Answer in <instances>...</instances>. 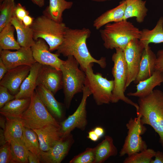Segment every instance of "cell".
<instances>
[{
  "mask_svg": "<svg viewBox=\"0 0 163 163\" xmlns=\"http://www.w3.org/2000/svg\"><path fill=\"white\" fill-rule=\"evenodd\" d=\"M138 104L139 109L136 113L141 115V122L153 128L163 146V92L154 90L147 96L139 98Z\"/></svg>",
  "mask_w": 163,
  "mask_h": 163,
  "instance_id": "2",
  "label": "cell"
},
{
  "mask_svg": "<svg viewBox=\"0 0 163 163\" xmlns=\"http://www.w3.org/2000/svg\"><path fill=\"white\" fill-rule=\"evenodd\" d=\"M16 5L14 0H4L0 4V31L11 22Z\"/></svg>",
  "mask_w": 163,
  "mask_h": 163,
  "instance_id": "33",
  "label": "cell"
},
{
  "mask_svg": "<svg viewBox=\"0 0 163 163\" xmlns=\"http://www.w3.org/2000/svg\"><path fill=\"white\" fill-rule=\"evenodd\" d=\"M0 53V58L8 70L21 66H31L37 62L33 57L31 48L21 47L13 52L3 50Z\"/></svg>",
  "mask_w": 163,
  "mask_h": 163,
  "instance_id": "13",
  "label": "cell"
},
{
  "mask_svg": "<svg viewBox=\"0 0 163 163\" xmlns=\"http://www.w3.org/2000/svg\"><path fill=\"white\" fill-rule=\"evenodd\" d=\"M154 160H151L150 163H163V153L158 151L156 152Z\"/></svg>",
  "mask_w": 163,
  "mask_h": 163,
  "instance_id": "41",
  "label": "cell"
},
{
  "mask_svg": "<svg viewBox=\"0 0 163 163\" xmlns=\"http://www.w3.org/2000/svg\"><path fill=\"white\" fill-rule=\"evenodd\" d=\"M112 59L114 63L112 74L114 77V86L111 102L116 103L120 100L135 107L137 113L139 109L138 104L134 103L124 94L127 79V69L123 51L119 48L115 49Z\"/></svg>",
  "mask_w": 163,
  "mask_h": 163,
  "instance_id": "7",
  "label": "cell"
},
{
  "mask_svg": "<svg viewBox=\"0 0 163 163\" xmlns=\"http://www.w3.org/2000/svg\"><path fill=\"white\" fill-rule=\"evenodd\" d=\"M41 64L36 62L31 67L30 72L22 83L15 99L30 98L37 86V81Z\"/></svg>",
  "mask_w": 163,
  "mask_h": 163,
  "instance_id": "20",
  "label": "cell"
},
{
  "mask_svg": "<svg viewBox=\"0 0 163 163\" xmlns=\"http://www.w3.org/2000/svg\"><path fill=\"white\" fill-rule=\"evenodd\" d=\"M162 74L163 77V71L162 72Z\"/></svg>",
  "mask_w": 163,
  "mask_h": 163,
  "instance_id": "51",
  "label": "cell"
},
{
  "mask_svg": "<svg viewBox=\"0 0 163 163\" xmlns=\"http://www.w3.org/2000/svg\"><path fill=\"white\" fill-rule=\"evenodd\" d=\"M78 61L72 56L67 57L60 67L62 74L63 88L65 102L69 108L72 100L76 94L82 92L86 75L78 68Z\"/></svg>",
  "mask_w": 163,
  "mask_h": 163,
  "instance_id": "5",
  "label": "cell"
},
{
  "mask_svg": "<svg viewBox=\"0 0 163 163\" xmlns=\"http://www.w3.org/2000/svg\"><path fill=\"white\" fill-rule=\"evenodd\" d=\"M72 1L66 0H49V5L43 12V14L58 22H62L63 12L72 8Z\"/></svg>",
  "mask_w": 163,
  "mask_h": 163,
  "instance_id": "25",
  "label": "cell"
},
{
  "mask_svg": "<svg viewBox=\"0 0 163 163\" xmlns=\"http://www.w3.org/2000/svg\"><path fill=\"white\" fill-rule=\"evenodd\" d=\"M10 148L12 155L11 163H29L28 154L29 150L21 139L11 140Z\"/></svg>",
  "mask_w": 163,
  "mask_h": 163,
  "instance_id": "31",
  "label": "cell"
},
{
  "mask_svg": "<svg viewBox=\"0 0 163 163\" xmlns=\"http://www.w3.org/2000/svg\"><path fill=\"white\" fill-rule=\"evenodd\" d=\"M87 137L94 142L98 141L100 138L97 135L93 129L90 130L88 133Z\"/></svg>",
  "mask_w": 163,
  "mask_h": 163,
  "instance_id": "43",
  "label": "cell"
},
{
  "mask_svg": "<svg viewBox=\"0 0 163 163\" xmlns=\"http://www.w3.org/2000/svg\"><path fill=\"white\" fill-rule=\"evenodd\" d=\"M97 135L100 138L104 136V130L102 127L97 126L93 129Z\"/></svg>",
  "mask_w": 163,
  "mask_h": 163,
  "instance_id": "45",
  "label": "cell"
},
{
  "mask_svg": "<svg viewBox=\"0 0 163 163\" xmlns=\"http://www.w3.org/2000/svg\"><path fill=\"white\" fill-rule=\"evenodd\" d=\"M139 40L145 47L150 43H163V17L160 18L152 29L144 28L141 30Z\"/></svg>",
  "mask_w": 163,
  "mask_h": 163,
  "instance_id": "28",
  "label": "cell"
},
{
  "mask_svg": "<svg viewBox=\"0 0 163 163\" xmlns=\"http://www.w3.org/2000/svg\"><path fill=\"white\" fill-rule=\"evenodd\" d=\"M91 64L85 72L86 76L84 86L88 88L98 105L111 102L113 89V80H108L99 73H94Z\"/></svg>",
  "mask_w": 163,
  "mask_h": 163,
  "instance_id": "8",
  "label": "cell"
},
{
  "mask_svg": "<svg viewBox=\"0 0 163 163\" xmlns=\"http://www.w3.org/2000/svg\"><path fill=\"white\" fill-rule=\"evenodd\" d=\"M28 158L30 163H40L39 156L30 151L28 152Z\"/></svg>",
  "mask_w": 163,
  "mask_h": 163,
  "instance_id": "40",
  "label": "cell"
},
{
  "mask_svg": "<svg viewBox=\"0 0 163 163\" xmlns=\"http://www.w3.org/2000/svg\"><path fill=\"white\" fill-rule=\"evenodd\" d=\"M92 1L97 2H103L107 1H111L112 0H90Z\"/></svg>",
  "mask_w": 163,
  "mask_h": 163,
  "instance_id": "49",
  "label": "cell"
},
{
  "mask_svg": "<svg viewBox=\"0 0 163 163\" xmlns=\"http://www.w3.org/2000/svg\"><path fill=\"white\" fill-rule=\"evenodd\" d=\"M12 155L10 142H7L0 148V163H11Z\"/></svg>",
  "mask_w": 163,
  "mask_h": 163,
  "instance_id": "36",
  "label": "cell"
},
{
  "mask_svg": "<svg viewBox=\"0 0 163 163\" xmlns=\"http://www.w3.org/2000/svg\"><path fill=\"white\" fill-rule=\"evenodd\" d=\"M4 0H0V4H1Z\"/></svg>",
  "mask_w": 163,
  "mask_h": 163,
  "instance_id": "50",
  "label": "cell"
},
{
  "mask_svg": "<svg viewBox=\"0 0 163 163\" xmlns=\"http://www.w3.org/2000/svg\"><path fill=\"white\" fill-rule=\"evenodd\" d=\"M95 159V148H87L83 152L75 156L70 163H94Z\"/></svg>",
  "mask_w": 163,
  "mask_h": 163,
  "instance_id": "35",
  "label": "cell"
},
{
  "mask_svg": "<svg viewBox=\"0 0 163 163\" xmlns=\"http://www.w3.org/2000/svg\"><path fill=\"white\" fill-rule=\"evenodd\" d=\"M126 7L123 20L135 17L137 22L142 23L147 14L146 1L144 0H125Z\"/></svg>",
  "mask_w": 163,
  "mask_h": 163,
  "instance_id": "23",
  "label": "cell"
},
{
  "mask_svg": "<svg viewBox=\"0 0 163 163\" xmlns=\"http://www.w3.org/2000/svg\"><path fill=\"white\" fill-rule=\"evenodd\" d=\"M34 4L39 7H42L45 5V0H30Z\"/></svg>",
  "mask_w": 163,
  "mask_h": 163,
  "instance_id": "47",
  "label": "cell"
},
{
  "mask_svg": "<svg viewBox=\"0 0 163 163\" xmlns=\"http://www.w3.org/2000/svg\"><path fill=\"white\" fill-rule=\"evenodd\" d=\"M31 48L33 57L37 62L60 70L64 61L59 58V54L50 52L48 45L43 39L40 38L35 40Z\"/></svg>",
  "mask_w": 163,
  "mask_h": 163,
  "instance_id": "14",
  "label": "cell"
},
{
  "mask_svg": "<svg viewBox=\"0 0 163 163\" xmlns=\"http://www.w3.org/2000/svg\"><path fill=\"white\" fill-rule=\"evenodd\" d=\"M31 66H21L8 70L0 80V85L7 88L11 94L16 95L21 86L29 74Z\"/></svg>",
  "mask_w": 163,
  "mask_h": 163,
  "instance_id": "16",
  "label": "cell"
},
{
  "mask_svg": "<svg viewBox=\"0 0 163 163\" xmlns=\"http://www.w3.org/2000/svg\"><path fill=\"white\" fill-rule=\"evenodd\" d=\"M99 31L103 45L107 49L123 51L131 40L139 39L141 36V30L127 20L108 23Z\"/></svg>",
  "mask_w": 163,
  "mask_h": 163,
  "instance_id": "3",
  "label": "cell"
},
{
  "mask_svg": "<svg viewBox=\"0 0 163 163\" xmlns=\"http://www.w3.org/2000/svg\"><path fill=\"white\" fill-rule=\"evenodd\" d=\"M33 130L37 135L40 150L43 151L49 150L62 138L59 127L53 125Z\"/></svg>",
  "mask_w": 163,
  "mask_h": 163,
  "instance_id": "19",
  "label": "cell"
},
{
  "mask_svg": "<svg viewBox=\"0 0 163 163\" xmlns=\"http://www.w3.org/2000/svg\"><path fill=\"white\" fill-rule=\"evenodd\" d=\"M141 115L138 114L136 117L131 118L126 124L127 135L119 152L120 156L129 155L147 149L145 142L141 136L147 129L141 122Z\"/></svg>",
  "mask_w": 163,
  "mask_h": 163,
  "instance_id": "9",
  "label": "cell"
},
{
  "mask_svg": "<svg viewBox=\"0 0 163 163\" xmlns=\"http://www.w3.org/2000/svg\"><path fill=\"white\" fill-rule=\"evenodd\" d=\"M35 91L53 116L56 120H62L64 116L63 106L62 104L56 100L54 94L41 85L37 86Z\"/></svg>",
  "mask_w": 163,
  "mask_h": 163,
  "instance_id": "17",
  "label": "cell"
},
{
  "mask_svg": "<svg viewBox=\"0 0 163 163\" xmlns=\"http://www.w3.org/2000/svg\"><path fill=\"white\" fill-rule=\"evenodd\" d=\"M95 148V159L94 163H103L111 156L117 155V150L111 137L106 136L104 139Z\"/></svg>",
  "mask_w": 163,
  "mask_h": 163,
  "instance_id": "26",
  "label": "cell"
},
{
  "mask_svg": "<svg viewBox=\"0 0 163 163\" xmlns=\"http://www.w3.org/2000/svg\"><path fill=\"white\" fill-rule=\"evenodd\" d=\"M156 55L151 50L149 45L145 47L142 52L139 72L134 82H139L151 77L155 70Z\"/></svg>",
  "mask_w": 163,
  "mask_h": 163,
  "instance_id": "18",
  "label": "cell"
},
{
  "mask_svg": "<svg viewBox=\"0 0 163 163\" xmlns=\"http://www.w3.org/2000/svg\"><path fill=\"white\" fill-rule=\"evenodd\" d=\"M6 124V119L3 117L0 116V126L1 128L4 130L5 129Z\"/></svg>",
  "mask_w": 163,
  "mask_h": 163,
  "instance_id": "48",
  "label": "cell"
},
{
  "mask_svg": "<svg viewBox=\"0 0 163 163\" xmlns=\"http://www.w3.org/2000/svg\"><path fill=\"white\" fill-rule=\"evenodd\" d=\"M34 19L29 15H26L23 19L22 22L26 26H30L32 24Z\"/></svg>",
  "mask_w": 163,
  "mask_h": 163,
  "instance_id": "44",
  "label": "cell"
},
{
  "mask_svg": "<svg viewBox=\"0 0 163 163\" xmlns=\"http://www.w3.org/2000/svg\"><path fill=\"white\" fill-rule=\"evenodd\" d=\"M30 98L14 99L0 109V113L5 117L20 118L30 104Z\"/></svg>",
  "mask_w": 163,
  "mask_h": 163,
  "instance_id": "24",
  "label": "cell"
},
{
  "mask_svg": "<svg viewBox=\"0 0 163 163\" xmlns=\"http://www.w3.org/2000/svg\"><path fill=\"white\" fill-rule=\"evenodd\" d=\"M6 118L4 134L7 142L21 139L23 134L24 126L20 118Z\"/></svg>",
  "mask_w": 163,
  "mask_h": 163,
  "instance_id": "30",
  "label": "cell"
},
{
  "mask_svg": "<svg viewBox=\"0 0 163 163\" xmlns=\"http://www.w3.org/2000/svg\"><path fill=\"white\" fill-rule=\"evenodd\" d=\"M8 88L0 85V108L9 101L15 99L14 95L11 94Z\"/></svg>",
  "mask_w": 163,
  "mask_h": 163,
  "instance_id": "37",
  "label": "cell"
},
{
  "mask_svg": "<svg viewBox=\"0 0 163 163\" xmlns=\"http://www.w3.org/2000/svg\"><path fill=\"white\" fill-rule=\"evenodd\" d=\"M153 149H147L139 152L128 156L123 161V163H150L152 158L156 153Z\"/></svg>",
  "mask_w": 163,
  "mask_h": 163,
  "instance_id": "34",
  "label": "cell"
},
{
  "mask_svg": "<svg viewBox=\"0 0 163 163\" xmlns=\"http://www.w3.org/2000/svg\"><path fill=\"white\" fill-rule=\"evenodd\" d=\"M74 140L71 133L57 142L49 150H42L39 156L40 162L60 163L68 154Z\"/></svg>",
  "mask_w": 163,
  "mask_h": 163,
  "instance_id": "12",
  "label": "cell"
},
{
  "mask_svg": "<svg viewBox=\"0 0 163 163\" xmlns=\"http://www.w3.org/2000/svg\"><path fill=\"white\" fill-rule=\"evenodd\" d=\"M35 41L40 38L47 43L50 51L57 49L62 43L67 27L62 22H58L43 14L34 20L30 26Z\"/></svg>",
  "mask_w": 163,
  "mask_h": 163,
  "instance_id": "4",
  "label": "cell"
},
{
  "mask_svg": "<svg viewBox=\"0 0 163 163\" xmlns=\"http://www.w3.org/2000/svg\"><path fill=\"white\" fill-rule=\"evenodd\" d=\"M30 98L29 107L20 117L24 126L34 129L52 124L59 127V123L49 112L35 91Z\"/></svg>",
  "mask_w": 163,
  "mask_h": 163,
  "instance_id": "6",
  "label": "cell"
},
{
  "mask_svg": "<svg viewBox=\"0 0 163 163\" xmlns=\"http://www.w3.org/2000/svg\"><path fill=\"white\" fill-rule=\"evenodd\" d=\"M144 45L139 39L131 40L123 51L127 69L126 89L135 80L138 73L139 66Z\"/></svg>",
  "mask_w": 163,
  "mask_h": 163,
  "instance_id": "11",
  "label": "cell"
},
{
  "mask_svg": "<svg viewBox=\"0 0 163 163\" xmlns=\"http://www.w3.org/2000/svg\"><path fill=\"white\" fill-rule=\"evenodd\" d=\"M22 139L29 151L39 156L41 150L38 138L33 129L24 127Z\"/></svg>",
  "mask_w": 163,
  "mask_h": 163,
  "instance_id": "32",
  "label": "cell"
},
{
  "mask_svg": "<svg viewBox=\"0 0 163 163\" xmlns=\"http://www.w3.org/2000/svg\"><path fill=\"white\" fill-rule=\"evenodd\" d=\"M15 27L17 34V41L21 47L31 48L35 41L33 33L30 26H26L14 15L11 21Z\"/></svg>",
  "mask_w": 163,
  "mask_h": 163,
  "instance_id": "27",
  "label": "cell"
},
{
  "mask_svg": "<svg viewBox=\"0 0 163 163\" xmlns=\"http://www.w3.org/2000/svg\"><path fill=\"white\" fill-rule=\"evenodd\" d=\"M155 70L163 71V50H159L156 54Z\"/></svg>",
  "mask_w": 163,
  "mask_h": 163,
  "instance_id": "39",
  "label": "cell"
},
{
  "mask_svg": "<svg viewBox=\"0 0 163 163\" xmlns=\"http://www.w3.org/2000/svg\"><path fill=\"white\" fill-rule=\"evenodd\" d=\"M29 12L26 8L20 3L16 4L14 8V15L20 22H22L23 18L27 15H29Z\"/></svg>",
  "mask_w": 163,
  "mask_h": 163,
  "instance_id": "38",
  "label": "cell"
},
{
  "mask_svg": "<svg viewBox=\"0 0 163 163\" xmlns=\"http://www.w3.org/2000/svg\"><path fill=\"white\" fill-rule=\"evenodd\" d=\"M8 70L2 59L0 58V80L3 78Z\"/></svg>",
  "mask_w": 163,
  "mask_h": 163,
  "instance_id": "42",
  "label": "cell"
},
{
  "mask_svg": "<svg viewBox=\"0 0 163 163\" xmlns=\"http://www.w3.org/2000/svg\"><path fill=\"white\" fill-rule=\"evenodd\" d=\"M42 85L55 94L63 88L62 74L61 70L42 65L37 81V86Z\"/></svg>",
  "mask_w": 163,
  "mask_h": 163,
  "instance_id": "15",
  "label": "cell"
},
{
  "mask_svg": "<svg viewBox=\"0 0 163 163\" xmlns=\"http://www.w3.org/2000/svg\"><path fill=\"white\" fill-rule=\"evenodd\" d=\"M125 7V1L123 0L116 7L106 11L96 18L93 22V27L98 30L108 23L123 20Z\"/></svg>",
  "mask_w": 163,
  "mask_h": 163,
  "instance_id": "22",
  "label": "cell"
},
{
  "mask_svg": "<svg viewBox=\"0 0 163 163\" xmlns=\"http://www.w3.org/2000/svg\"><path fill=\"white\" fill-rule=\"evenodd\" d=\"M162 72L155 70L151 77L137 84L136 92H129L127 93V95L140 98L145 97L149 95L155 87L160 85L161 83L163 82Z\"/></svg>",
  "mask_w": 163,
  "mask_h": 163,
  "instance_id": "21",
  "label": "cell"
},
{
  "mask_svg": "<svg viewBox=\"0 0 163 163\" xmlns=\"http://www.w3.org/2000/svg\"><path fill=\"white\" fill-rule=\"evenodd\" d=\"M7 142L4 134V130L2 128L0 129V146L6 143Z\"/></svg>",
  "mask_w": 163,
  "mask_h": 163,
  "instance_id": "46",
  "label": "cell"
},
{
  "mask_svg": "<svg viewBox=\"0 0 163 163\" xmlns=\"http://www.w3.org/2000/svg\"><path fill=\"white\" fill-rule=\"evenodd\" d=\"M15 27L11 22L0 31V52L3 50H18L21 46L14 37Z\"/></svg>",
  "mask_w": 163,
  "mask_h": 163,
  "instance_id": "29",
  "label": "cell"
},
{
  "mask_svg": "<svg viewBox=\"0 0 163 163\" xmlns=\"http://www.w3.org/2000/svg\"><path fill=\"white\" fill-rule=\"evenodd\" d=\"M81 102L75 112L59 123V131L62 137H66L75 128L84 131L87 124L86 105L88 97L91 92L88 87L84 86Z\"/></svg>",
  "mask_w": 163,
  "mask_h": 163,
  "instance_id": "10",
  "label": "cell"
},
{
  "mask_svg": "<svg viewBox=\"0 0 163 163\" xmlns=\"http://www.w3.org/2000/svg\"><path fill=\"white\" fill-rule=\"evenodd\" d=\"M90 30L86 28L71 29L68 27L63 40L56 50V53L65 57L73 56L78 61L80 68L84 72L92 63H95L104 68L106 65L105 57L97 60L94 58L88 48L86 41L90 36Z\"/></svg>",
  "mask_w": 163,
  "mask_h": 163,
  "instance_id": "1",
  "label": "cell"
}]
</instances>
